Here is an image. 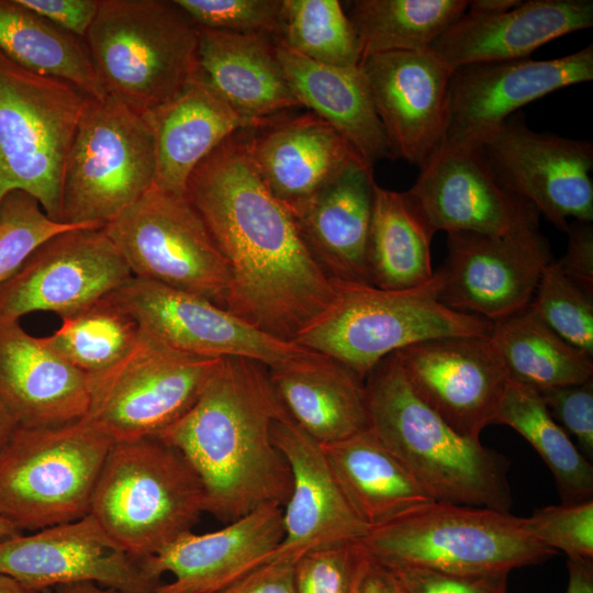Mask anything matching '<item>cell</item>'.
Instances as JSON below:
<instances>
[{
	"instance_id": "48",
	"label": "cell",
	"mask_w": 593,
	"mask_h": 593,
	"mask_svg": "<svg viewBox=\"0 0 593 593\" xmlns=\"http://www.w3.org/2000/svg\"><path fill=\"white\" fill-rule=\"evenodd\" d=\"M566 254L556 264L573 281L593 291V227L589 222L569 224Z\"/></svg>"
},
{
	"instance_id": "40",
	"label": "cell",
	"mask_w": 593,
	"mask_h": 593,
	"mask_svg": "<svg viewBox=\"0 0 593 593\" xmlns=\"http://www.w3.org/2000/svg\"><path fill=\"white\" fill-rule=\"evenodd\" d=\"M529 307L561 338L593 357V291L566 276L556 261L545 267Z\"/></svg>"
},
{
	"instance_id": "45",
	"label": "cell",
	"mask_w": 593,
	"mask_h": 593,
	"mask_svg": "<svg viewBox=\"0 0 593 593\" xmlns=\"http://www.w3.org/2000/svg\"><path fill=\"white\" fill-rule=\"evenodd\" d=\"M553 419L593 458V379L575 385L537 390Z\"/></svg>"
},
{
	"instance_id": "26",
	"label": "cell",
	"mask_w": 593,
	"mask_h": 593,
	"mask_svg": "<svg viewBox=\"0 0 593 593\" xmlns=\"http://www.w3.org/2000/svg\"><path fill=\"white\" fill-rule=\"evenodd\" d=\"M0 403L21 427L68 424L89 411L90 379L19 321L0 322Z\"/></svg>"
},
{
	"instance_id": "28",
	"label": "cell",
	"mask_w": 593,
	"mask_h": 593,
	"mask_svg": "<svg viewBox=\"0 0 593 593\" xmlns=\"http://www.w3.org/2000/svg\"><path fill=\"white\" fill-rule=\"evenodd\" d=\"M198 58L200 78L260 125L302 108L270 38L199 27Z\"/></svg>"
},
{
	"instance_id": "16",
	"label": "cell",
	"mask_w": 593,
	"mask_h": 593,
	"mask_svg": "<svg viewBox=\"0 0 593 593\" xmlns=\"http://www.w3.org/2000/svg\"><path fill=\"white\" fill-rule=\"evenodd\" d=\"M549 244L538 227L503 235L447 234V257L436 271L439 301L491 322L527 307L545 267Z\"/></svg>"
},
{
	"instance_id": "30",
	"label": "cell",
	"mask_w": 593,
	"mask_h": 593,
	"mask_svg": "<svg viewBox=\"0 0 593 593\" xmlns=\"http://www.w3.org/2000/svg\"><path fill=\"white\" fill-rule=\"evenodd\" d=\"M275 393L291 419L321 445L369 428L363 380L322 354L269 370Z\"/></svg>"
},
{
	"instance_id": "20",
	"label": "cell",
	"mask_w": 593,
	"mask_h": 593,
	"mask_svg": "<svg viewBox=\"0 0 593 593\" xmlns=\"http://www.w3.org/2000/svg\"><path fill=\"white\" fill-rule=\"evenodd\" d=\"M592 79V44L553 59L524 58L458 68L450 78L443 143L480 147L523 105Z\"/></svg>"
},
{
	"instance_id": "24",
	"label": "cell",
	"mask_w": 593,
	"mask_h": 593,
	"mask_svg": "<svg viewBox=\"0 0 593 593\" xmlns=\"http://www.w3.org/2000/svg\"><path fill=\"white\" fill-rule=\"evenodd\" d=\"M248 149L262 182L294 216L347 167L362 160L333 126L310 111L249 128Z\"/></svg>"
},
{
	"instance_id": "18",
	"label": "cell",
	"mask_w": 593,
	"mask_h": 593,
	"mask_svg": "<svg viewBox=\"0 0 593 593\" xmlns=\"http://www.w3.org/2000/svg\"><path fill=\"white\" fill-rule=\"evenodd\" d=\"M415 393L461 435L494 424L508 384L490 336H444L394 353Z\"/></svg>"
},
{
	"instance_id": "44",
	"label": "cell",
	"mask_w": 593,
	"mask_h": 593,
	"mask_svg": "<svg viewBox=\"0 0 593 593\" xmlns=\"http://www.w3.org/2000/svg\"><path fill=\"white\" fill-rule=\"evenodd\" d=\"M367 556L359 541L303 555L294 563L295 593H353Z\"/></svg>"
},
{
	"instance_id": "11",
	"label": "cell",
	"mask_w": 593,
	"mask_h": 593,
	"mask_svg": "<svg viewBox=\"0 0 593 593\" xmlns=\"http://www.w3.org/2000/svg\"><path fill=\"white\" fill-rule=\"evenodd\" d=\"M221 360L180 351L141 329L120 361L89 377L85 417L113 443L157 436L194 404Z\"/></svg>"
},
{
	"instance_id": "4",
	"label": "cell",
	"mask_w": 593,
	"mask_h": 593,
	"mask_svg": "<svg viewBox=\"0 0 593 593\" xmlns=\"http://www.w3.org/2000/svg\"><path fill=\"white\" fill-rule=\"evenodd\" d=\"M83 42L105 92L141 114L200 78L199 27L175 0H99Z\"/></svg>"
},
{
	"instance_id": "55",
	"label": "cell",
	"mask_w": 593,
	"mask_h": 593,
	"mask_svg": "<svg viewBox=\"0 0 593 593\" xmlns=\"http://www.w3.org/2000/svg\"><path fill=\"white\" fill-rule=\"evenodd\" d=\"M0 593H41L16 582L14 579L0 573Z\"/></svg>"
},
{
	"instance_id": "41",
	"label": "cell",
	"mask_w": 593,
	"mask_h": 593,
	"mask_svg": "<svg viewBox=\"0 0 593 593\" xmlns=\"http://www.w3.org/2000/svg\"><path fill=\"white\" fill-rule=\"evenodd\" d=\"M83 226L87 225L49 219L37 200L24 191L9 192L0 203V284L43 242L58 233Z\"/></svg>"
},
{
	"instance_id": "36",
	"label": "cell",
	"mask_w": 593,
	"mask_h": 593,
	"mask_svg": "<svg viewBox=\"0 0 593 593\" xmlns=\"http://www.w3.org/2000/svg\"><path fill=\"white\" fill-rule=\"evenodd\" d=\"M494 424L521 434L550 469L562 503L593 499V466L553 419L539 392L508 381Z\"/></svg>"
},
{
	"instance_id": "3",
	"label": "cell",
	"mask_w": 593,
	"mask_h": 593,
	"mask_svg": "<svg viewBox=\"0 0 593 593\" xmlns=\"http://www.w3.org/2000/svg\"><path fill=\"white\" fill-rule=\"evenodd\" d=\"M366 380L369 428L435 501L510 512V461L461 435L430 409L394 354Z\"/></svg>"
},
{
	"instance_id": "31",
	"label": "cell",
	"mask_w": 593,
	"mask_h": 593,
	"mask_svg": "<svg viewBox=\"0 0 593 593\" xmlns=\"http://www.w3.org/2000/svg\"><path fill=\"white\" fill-rule=\"evenodd\" d=\"M276 46L287 80L302 108L333 126L370 167L392 158L359 66L324 65L279 43Z\"/></svg>"
},
{
	"instance_id": "29",
	"label": "cell",
	"mask_w": 593,
	"mask_h": 593,
	"mask_svg": "<svg viewBox=\"0 0 593 593\" xmlns=\"http://www.w3.org/2000/svg\"><path fill=\"white\" fill-rule=\"evenodd\" d=\"M144 115L155 141L154 187L178 195H186L192 171L226 138L265 126L236 112L201 78Z\"/></svg>"
},
{
	"instance_id": "35",
	"label": "cell",
	"mask_w": 593,
	"mask_h": 593,
	"mask_svg": "<svg viewBox=\"0 0 593 593\" xmlns=\"http://www.w3.org/2000/svg\"><path fill=\"white\" fill-rule=\"evenodd\" d=\"M433 236L403 192L377 183L369 239L371 284L404 290L429 282Z\"/></svg>"
},
{
	"instance_id": "5",
	"label": "cell",
	"mask_w": 593,
	"mask_h": 593,
	"mask_svg": "<svg viewBox=\"0 0 593 593\" xmlns=\"http://www.w3.org/2000/svg\"><path fill=\"white\" fill-rule=\"evenodd\" d=\"M203 513L202 483L176 448L156 436L113 443L89 514L124 552L138 561L155 556Z\"/></svg>"
},
{
	"instance_id": "51",
	"label": "cell",
	"mask_w": 593,
	"mask_h": 593,
	"mask_svg": "<svg viewBox=\"0 0 593 593\" xmlns=\"http://www.w3.org/2000/svg\"><path fill=\"white\" fill-rule=\"evenodd\" d=\"M566 593H593V560L568 559Z\"/></svg>"
},
{
	"instance_id": "50",
	"label": "cell",
	"mask_w": 593,
	"mask_h": 593,
	"mask_svg": "<svg viewBox=\"0 0 593 593\" xmlns=\"http://www.w3.org/2000/svg\"><path fill=\"white\" fill-rule=\"evenodd\" d=\"M353 593H402V590L393 571L368 555Z\"/></svg>"
},
{
	"instance_id": "34",
	"label": "cell",
	"mask_w": 593,
	"mask_h": 593,
	"mask_svg": "<svg viewBox=\"0 0 593 593\" xmlns=\"http://www.w3.org/2000/svg\"><path fill=\"white\" fill-rule=\"evenodd\" d=\"M490 337L512 382L544 390L593 379V357L556 334L529 305L494 322Z\"/></svg>"
},
{
	"instance_id": "12",
	"label": "cell",
	"mask_w": 593,
	"mask_h": 593,
	"mask_svg": "<svg viewBox=\"0 0 593 593\" xmlns=\"http://www.w3.org/2000/svg\"><path fill=\"white\" fill-rule=\"evenodd\" d=\"M103 228L133 277L225 307L230 267L187 195L153 186Z\"/></svg>"
},
{
	"instance_id": "15",
	"label": "cell",
	"mask_w": 593,
	"mask_h": 593,
	"mask_svg": "<svg viewBox=\"0 0 593 593\" xmlns=\"http://www.w3.org/2000/svg\"><path fill=\"white\" fill-rule=\"evenodd\" d=\"M499 183L567 233L593 220V143L530 130L507 119L480 146Z\"/></svg>"
},
{
	"instance_id": "9",
	"label": "cell",
	"mask_w": 593,
	"mask_h": 593,
	"mask_svg": "<svg viewBox=\"0 0 593 593\" xmlns=\"http://www.w3.org/2000/svg\"><path fill=\"white\" fill-rule=\"evenodd\" d=\"M88 98L0 52V203L21 190L60 222L65 163Z\"/></svg>"
},
{
	"instance_id": "19",
	"label": "cell",
	"mask_w": 593,
	"mask_h": 593,
	"mask_svg": "<svg viewBox=\"0 0 593 593\" xmlns=\"http://www.w3.org/2000/svg\"><path fill=\"white\" fill-rule=\"evenodd\" d=\"M0 573L37 592L93 582L121 593H154L161 584L91 514L0 541Z\"/></svg>"
},
{
	"instance_id": "21",
	"label": "cell",
	"mask_w": 593,
	"mask_h": 593,
	"mask_svg": "<svg viewBox=\"0 0 593 593\" xmlns=\"http://www.w3.org/2000/svg\"><path fill=\"white\" fill-rule=\"evenodd\" d=\"M359 68L392 158L421 168L444 142L454 70L429 48L370 55Z\"/></svg>"
},
{
	"instance_id": "2",
	"label": "cell",
	"mask_w": 593,
	"mask_h": 593,
	"mask_svg": "<svg viewBox=\"0 0 593 593\" xmlns=\"http://www.w3.org/2000/svg\"><path fill=\"white\" fill-rule=\"evenodd\" d=\"M284 412L266 366L225 357L194 404L156 437L199 477L205 513L227 524L261 505L286 504L291 473L271 433Z\"/></svg>"
},
{
	"instance_id": "37",
	"label": "cell",
	"mask_w": 593,
	"mask_h": 593,
	"mask_svg": "<svg viewBox=\"0 0 593 593\" xmlns=\"http://www.w3.org/2000/svg\"><path fill=\"white\" fill-rule=\"evenodd\" d=\"M467 8V0H356L347 14L362 59L388 52L428 49Z\"/></svg>"
},
{
	"instance_id": "14",
	"label": "cell",
	"mask_w": 593,
	"mask_h": 593,
	"mask_svg": "<svg viewBox=\"0 0 593 593\" xmlns=\"http://www.w3.org/2000/svg\"><path fill=\"white\" fill-rule=\"evenodd\" d=\"M132 277L103 227L58 233L38 245L0 284V322L19 321L37 311L71 316L111 295Z\"/></svg>"
},
{
	"instance_id": "23",
	"label": "cell",
	"mask_w": 593,
	"mask_h": 593,
	"mask_svg": "<svg viewBox=\"0 0 593 593\" xmlns=\"http://www.w3.org/2000/svg\"><path fill=\"white\" fill-rule=\"evenodd\" d=\"M282 506L265 504L224 527L204 534L190 532L155 556L141 561L160 582L154 593H220L272 560L283 537Z\"/></svg>"
},
{
	"instance_id": "54",
	"label": "cell",
	"mask_w": 593,
	"mask_h": 593,
	"mask_svg": "<svg viewBox=\"0 0 593 593\" xmlns=\"http://www.w3.org/2000/svg\"><path fill=\"white\" fill-rule=\"evenodd\" d=\"M18 424L0 403V449L16 429Z\"/></svg>"
},
{
	"instance_id": "43",
	"label": "cell",
	"mask_w": 593,
	"mask_h": 593,
	"mask_svg": "<svg viewBox=\"0 0 593 593\" xmlns=\"http://www.w3.org/2000/svg\"><path fill=\"white\" fill-rule=\"evenodd\" d=\"M525 533L568 559L593 560V499L536 510L522 517Z\"/></svg>"
},
{
	"instance_id": "6",
	"label": "cell",
	"mask_w": 593,
	"mask_h": 593,
	"mask_svg": "<svg viewBox=\"0 0 593 593\" xmlns=\"http://www.w3.org/2000/svg\"><path fill=\"white\" fill-rule=\"evenodd\" d=\"M334 280L325 311L294 343L343 363L362 380L388 356L444 336H490L493 322L445 306L439 277L419 287L389 290Z\"/></svg>"
},
{
	"instance_id": "10",
	"label": "cell",
	"mask_w": 593,
	"mask_h": 593,
	"mask_svg": "<svg viewBox=\"0 0 593 593\" xmlns=\"http://www.w3.org/2000/svg\"><path fill=\"white\" fill-rule=\"evenodd\" d=\"M155 170L146 116L109 94L88 98L65 163L60 222L103 227L154 186Z\"/></svg>"
},
{
	"instance_id": "8",
	"label": "cell",
	"mask_w": 593,
	"mask_h": 593,
	"mask_svg": "<svg viewBox=\"0 0 593 593\" xmlns=\"http://www.w3.org/2000/svg\"><path fill=\"white\" fill-rule=\"evenodd\" d=\"M112 445L86 417L18 426L0 449V516L19 532H36L88 515Z\"/></svg>"
},
{
	"instance_id": "22",
	"label": "cell",
	"mask_w": 593,
	"mask_h": 593,
	"mask_svg": "<svg viewBox=\"0 0 593 593\" xmlns=\"http://www.w3.org/2000/svg\"><path fill=\"white\" fill-rule=\"evenodd\" d=\"M271 433L291 473L282 508L283 537L271 561L295 562L312 550L361 540L369 527L348 502L323 446L287 412L275 419Z\"/></svg>"
},
{
	"instance_id": "33",
	"label": "cell",
	"mask_w": 593,
	"mask_h": 593,
	"mask_svg": "<svg viewBox=\"0 0 593 593\" xmlns=\"http://www.w3.org/2000/svg\"><path fill=\"white\" fill-rule=\"evenodd\" d=\"M0 52L19 66L61 79L89 98L108 94L83 40L20 3L0 0Z\"/></svg>"
},
{
	"instance_id": "49",
	"label": "cell",
	"mask_w": 593,
	"mask_h": 593,
	"mask_svg": "<svg viewBox=\"0 0 593 593\" xmlns=\"http://www.w3.org/2000/svg\"><path fill=\"white\" fill-rule=\"evenodd\" d=\"M294 563L269 561L220 593H295Z\"/></svg>"
},
{
	"instance_id": "57",
	"label": "cell",
	"mask_w": 593,
	"mask_h": 593,
	"mask_svg": "<svg viewBox=\"0 0 593 593\" xmlns=\"http://www.w3.org/2000/svg\"><path fill=\"white\" fill-rule=\"evenodd\" d=\"M41 593H54V590H53V589H48V590L42 591Z\"/></svg>"
},
{
	"instance_id": "56",
	"label": "cell",
	"mask_w": 593,
	"mask_h": 593,
	"mask_svg": "<svg viewBox=\"0 0 593 593\" xmlns=\"http://www.w3.org/2000/svg\"><path fill=\"white\" fill-rule=\"evenodd\" d=\"M19 534H21V532L0 516V541L14 537Z\"/></svg>"
},
{
	"instance_id": "39",
	"label": "cell",
	"mask_w": 593,
	"mask_h": 593,
	"mask_svg": "<svg viewBox=\"0 0 593 593\" xmlns=\"http://www.w3.org/2000/svg\"><path fill=\"white\" fill-rule=\"evenodd\" d=\"M276 43L324 65L358 67L361 61L358 36L337 0H283V30Z\"/></svg>"
},
{
	"instance_id": "17",
	"label": "cell",
	"mask_w": 593,
	"mask_h": 593,
	"mask_svg": "<svg viewBox=\"0 0 593 593\" xmlns=\"http://www.w3.org/2000/svg\"><path fill=\"white\" fill-rule=\"evenodd\" d=\"M419 170L403 193L433 235L538 227L539 212L499 183L481 147L443 143Z\"/></svg>"
},
{
	"instance_id": "53",
	"label": "cell",
	"mask_w": 593,
	"mask_h": 593,
	"mask_svg": "<svg viewBox=\"0 0 593 593\" xmlns=\"http://www.w3.org/2000/svg\"><path fill=\"white\" fill-rule=\"evenodd\" d=\"M54 593H121L93 582L70 583L55 588Z\"/></svg>"
},
{
	"instance_id": "42",
	"label": "cell",
	"mask_w": 593,
	"mask_h": 593,
	"mask_svg": "<svg viewBox=\"0 0 593 593\" xmlns=\"http://www.w3.org/2000/svg\"><path fill=\"white\" fill-rule=\"evenodd\" d=\"M200 29L261 36L277 42L283 30V0H175Z\"/></svg>"
},
{
	"instance_id": "32",
	"label": "cell",
	"mask_w": 593,
	"mask_h": 593,
	"mask_svg": "<svg viewBox=\"0 0 593 593\" xmlns=\"http://www.w3.org/2000/svg\"><path fill=\"white\" fill-rule=\"evenodd\" d=\"M322 446L348 502L369 529L436 502L370 428Z\"/></svg>"
},
{
	"instance_id": "7",
	"label": "cell",
	"mask_w": 593,
	"mask_h": 593,
	"mask_svg": "<svg viewBox=\"0 0 593 593\" xmlns=\"http://www.w3.org/2000/svg\"><path fill=\"white\" fill-rule=\"evenodd\" d=\"M359 542L389 568L462 575L508 574L557 553L528 536L522 517L510 512L437 501L370 528Z\"/></svg>"
},
{
	"instance_id": "1",
	"label": "cell",
	"mask_w": 593,
	"mask_h": 593,
	"mask_svg": "<svg viewBox=\"0 0 593 593\" xmlns=\"http://www.w3.org/2000/svg\"><path fill=\"white\" fill-rule=\"evenodd\" d=\"M239 131L192 171L186 195L231 272L225 309L286 342L312 324L335 292L296 217L266 187Z\"/></svg>"
},
{
	"instance_id": "52",
	"label": "cell",
	"mask_w": 593,
	"mask_h": 593,
	"mask_svg": "<svg viewBox=\"0 0 593 593\" xmlns=\"http://www.w3.org/2000/svg\"><path fill=\"white\" fill-rule=\"evenodd\" d=\"M519 0H473L468 1L467 11L484 14L501 13L518 5Z\"/></svg>"
},
{
	"instance_id": "38",
	"label": "cell",
	"mask_w": 593,
	"mask_h": 593,
	"mask_svg": "<svg viewBox=\"0 0 593 593\" xmlns=\"http://www.w3.org/2000/svg\"><path fill=\"white\" fill-rule=\"evenodd\" d=\"M139 333L135 318L109 295L61 318V325L43 338L63 359L91 377L120 361Z\"/></svg>"
},
{
	"instance_id": "13",
	"label": "cell",
	"mask_w": 593,
	"mask_h": 593,
	"mask_svg": "<svg viewBox=\"0 0 593 593\" xmlns=\"http://www.w3.org/2000/svg\"><path fill=\"white\" fill-rule=\"evenodd\" d=\"M110 296L141 329L187 354L246 358L269 370L317 354L264 333L208 299L156 282L132 277Z\"/></svg>"
},
{
	"instance_id": "46",
	"label": "cell",
	"mask_w": 593,
	"mask_h": 593,
	"mask_svg": "<svg viewBox=\"0 0 593 593\" xmlns=\"http://www.w3.org/2000/svg\"><path fill=\"white\" fill-rule=\"evenodd\" d=\"M390 569L402 593H506L507 574L462 575L421 567Z\"/></svg>"
},
{
	"instance_id": "25",
	"label": "cell",
	"mask_w": 593,
	"mask_h": 593,
	"mask_svg": "<svg viewBox=\"0 0 593 593\" xmlns=\"http://www.w3.org/2000/svg\"><path fill=\"white\" fill-rule=\"evenodd\" d=\"M592 25V0H528L501 13L466 11L429 49L456 70L529 58L548 42Z\"/></svg>"
},
{
	"instance_id": "27",
	"label": "cell",
	"mask_w": 593,
	"mask_h": 593,
	"mask_svg": "<svg viewBox=\"0 0 593 593\" xmlns=\"http://www.w3.org/2000/svg\"><path fill=\"white\" fill-rule=\"evenodd\" d=\"M376 184L373 168L355 161L295 215L309 248L333 279L371 284L369 239Z\"/></svg>"
},
{
	"instance_id": "47",
	"label": "cell",
	"mask_w": 593,
	"mask_h": 593,
	"mask_svg": "<svg viewBox=\"0 0 593 593\" xmlns=\"http://www.w3.org/2000/svg\"><path fill=\"white\" fill-rule=\"evenodd\" d=\"M57 27L81 40L98 11L99 0H19Z\"/></svg>"
}]
</instances>
